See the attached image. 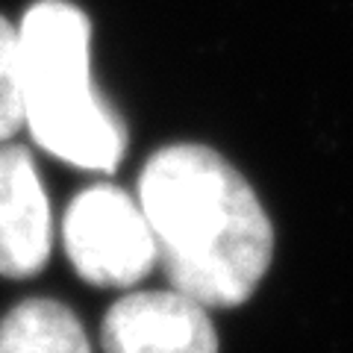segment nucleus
<instances>
[{"label": "nucleus", "instance_id": "f257e3e1", "mask_svg": "<svg viewBox=\"0 0 353 353\" xmlns=\"http://www.w3.org/2000/svg\"><path fill=\"white\" fill-rule=\"evenodd\" d=\"M139 206L176 292L230 309L259 289L274 259V227L250 183L218 150H157L139 174Z\"/></svg>", "mask_w": 353, "mask_h": 353}, {"label": "nucleus", "instance_id": "f03ea898", "mask_svg": "<svg viewBox=\"0 0 353 353\" xmlns=\"http://www.w3.org/2000/svg\"><path fill=\"white\" fill-rule=\"evenodd\" d=\"M24 59V124L62 162L112 171L127 153V127L88 74L92 24L68 0H39L18 27Z\"/></svg>", "mask_w": 353, "mask_h": 353}, {"label": "nucleus", "instance_id": "7ed1b4c3", "mask_svg": "<svg viewBox=\"0 0 353 353\" xmlns=\"http://www.w3.org/2000/svg\"><path fill=\"white\" fill-rule=\"evenodd\" d=\"M62 241L80 280L103 289H127L159 262L139 201L106 183L88 185L68 203Z\"/></svg>", "mask_w": 353, "mask_h": 353}, {"label": "nucleus", "instance_id": "20e7f679", "mask_svg": "<svg viewBox=\"0 0 353 353\" xmlns=\"http://www.w3.org/2000/svg\"><path fill=\"white\" fill-rule=\"evenodd\" d=\"M103 353H218L206 306L183 292H136L118 301L101 327Z\"/></svg>", "mask_w": 353, "mask_h": 353}, {"label": "nucleus", "instance_id": "39448f33", "mask_svg": "<svg viewBox=\"0 0 353 353\" xmlns=\"http://www.w3.org/2000/svg\"><path fill=\"white\" fill-rule=\"evenodd\" d=\"M53 248L50 201L32 153L21 145L0 148V277L27 280L48 265Z\"/></svg>", "mask_w": 353, "mask_h": 353}, {"label": "nucleus", "instance_id": "423d86ee", "mask_svg": "<svg viewBox=\"0 0 353 353\" xmlns=\"http://www.w3.org/2000/svg\"><path fill=\"white\" fill-rule=\"evenodd\" d=\"M0 353H92V345L65 303L30 297L0 321Z\"/></svg>", "mask_w": 353, "mask_h": 353}, {"label": "nucleus", "instance_id": "0eeeda50", "mask_svg": "<svg viewBox=\"0 0 353 353\" xmlns=\"http://www.w3.org/2000/svg\"><path fill=\"white\" fill-rule=\"evenodd\" d=\"M24 59L18 27L0 15V141L24 127Z\"/></svg>", "mask_w": 353, "mask_h": 353}]
</instances>
